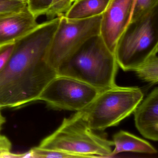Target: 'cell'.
<instances>
[{
    "instance_id": "1",
    "label": "cell",
    "mask_w": 158,
    "mask_h": 158,
    "mask_svg": "<svg viewBox=\"0 0 158 158\" xmlns=\"http://www.w3.org/2000/svg\"><path fill=\"white\" fill-rule=\"evenodd\" d=\"M60 16L40 23L18 40L11 57L0 72V108H20L37 101L57 75L46 61Z\"/></svg>"
},
{
    "instance_id": "2",
    "label": "cell",
    "mask_w": 158,
    "mask_h": 158,
    "mask_svg": "<svg viewBox=\"0 0 158 158\" xmlns=\"http://www.w3.org/2000/svg\"><path fill=\"white\" fill-rule=\"evenodd\" d=\"M118 65L114 52L100 35L89 39L58 67L57 75L69 77L100 90L116 85Z\"/></svg>"
},
{
    "instance_id": "3",
    "label": "cell",
    "mask_w": 158,
    "mask_h": 158,
    "mask_svg": "<svg viewBox=\"0 0 158 158\" xmlns=\"http://www.w3.org/2000/svg\"><path fill=\"white\" fill-rule=\"evenodd\" d=\"M113 140L89 127L81 111L64 119L53 133L41 141L39 147L73 154L77 158L111 157Z\"/></svg>"
},
{
    "instance_id": "4",
    "label": "cell",
    "mask_w": 158,
    "mask_h": 158,
    "mask_svg": "<svg viewBox=\"0 0 158 158\" xmlns=\"http://www.w3.org/2000/svg\"><path fill=\"white\" fill-rule=\"evenodd\" d=\"M158 52V7L130 22L116 43L114 54L118 66L134 71Z\"/></svg>"
},
{
    "instance_id": "5",
    "label": "cell",
    "mask_w": 158,
    "mask_h": 158,
    "mask_svg": "<svg viewBox=\"0 0 158 158\" xmlns=\"http://www.w3.org/2000/svg\"><path fill=\"white\" fill-rule=\"evenodd\" d=\"M143 97V91L137 87L116 85L101 91L87 107L80 111L91 129L102 131L118 125L133 113Z\"/></svg>"
},
{
    "instance_id": "6",
    "label": "cell",
    "mask_w": 158,
    "mask_h": 158,
    "mask_svg": "<svg viewBox=\"0 0 158 158\" xmlns=\"http://www.w3.org/2000/svg\"><path fill=\"white\" fill-rule=\"evenodd\" d=\"M47 52V63L57 72L61 64L77 51L89 39L100 34L102 15L71 20L63 15Z\"/></svg>"
},
{
    "instance_id": "7",
    "label": "cell",
    "mask_w": 158,
    "mask_h": 158,
    "mask_svg": "<svg viewBox=\"0 0 158 158\" xmlns=\"http://www.w3.org/2000/svg\"><path fill=\"white\" fill-rule=\"evenodd\" d=\"M102 90L73 77L57 75L38 101L52 109L78 112L87 107Z\"/></svg>"
},
{
    "instance_id": "8",
    "label": "cell",
    "mask_w": 158,
    "mask_h": 158,
    "mask_svg": "<svg viewBox=\"0 0 158 158\" xmlns=\"http://www.w3.org/2000/svg\"><path fill=\"white\" fill-rule=\"evenodd\" d=\"M134 0H110L102 14L100 35L108 48L114 53L116 43L129 23Z\"/></svg>"
},
{
    "instance_id": "9",
    "label": "cell",
    "mask_w": 158,
    "mask_h": 158,
    "mask_svg": "<svg viewBox=\"0 0 158 158\" xmlns=\"http://www.w3.org/2000/svg\"><path fill=\"white\" fill-rule=\"evenodd\" d=\"M28 8L0 14V47L15 43L35 30L40 24Z\"/></svg>"
},
{
    "instance_id": "10",
    "label": "cell",
    "mask_w": 158,
    "mask_h": 158,
    "mask_svg": "<svg viewBox=\"0 0 158 158\" xmlns=\"http://www.w3.org/2000/svg\"><path fill=\"white\" fill-rule=\"evenodd\" d=\"M133 113L136 127L140 134L148 139L158 141V88L141 102Z\"/></svg>"
},
{
    "instance_id": "11",
    "label": "cell",
    "mask_w": 158,
    "mask_h": 158,
    "mask_svg": "<svg viewBox=\"0 0 158 158\" xmlns=\"http://www.w3.org/2000/svg\"><path fill=\"white\" fill-rule=\"evenodd\" d=\"M113 139L114 148L112 151L111 157L127 152L149 154L158 152L149 142L123 130L115 133Z\"/></svg>"
},
{
    "instance_id": "12",
    "label": "cell",
    "mask_w": 158,
    "mask_h": 158,
    "mask_svg": "<svg viewBox=\"0 0 158 158\" xmlns=\"http://www.w3.org/2000/svg\"><path fill=\"white\" fill-rule=\"evenodd\" d=\"M110 0H78L73 2L64 15L71 20H83L102 15Z\"/></svg>"
},
{
    "instance_id": "13",
    "label": "cell",
    "mask_w": 158,
    "mask_h": 158,
    "mask_svg": "<svg viewBox=\"0 0 158 158\" xmlns=\"http://www.w3.org/2000/svg\"><path fill=\"white\" fill-rule=\"evenodd\" d=\"M158 52L151 55L142 64L135 70L140 79L151 84L158 82Z\"/></svg>"
},
{
    "instance_id": "14",
    "label": "cell",
    "mask_w": 158,
    "mask_h": 158,
    "mask_svg": "<svg viewBox=\"0 0 158 158\" xmlns=\"http://www.w3.org/2000/svg\"><path fill=\"white\" fill-rule=\"evenodd\" d=\"M158 6V0H135L133 4L130 22L135 21Z\"/></svg>"
},
{
    "instance_id": "15",
    "label": "cell",
    "mask_w": 158,
    "mask_h": 158,
    "mask_svg": "<svg viewBox=\"0 0 158 158\" xmlns=\"http://www.w3.org/2000/svg\"><path fill=\"white\" fill-rule=\"evenodd\" d=\"M32 158H77L73 154L55 150L35 147L30 150Z\"/></svg>"
},
{
    "instance_id": "16",
    "label": "cell",
    "mask_w": 158,
    "mask_h": 158,
    "mask_svg": "<svg viewBox=\"0 0 158 158\" xmlns=\"http://www.w3.org/2000/svg\"><path fill=\"white\" fill-rule=\"evenodd\" d=\"M73 3V0H52L51 5L45 15L53 19L64 14Z\"/></svg>"
},
{
    "instance_id": "17",
    "label": "cell",
    "mask_w": 158,
    "mask_h": 158,
    "mask_svg": "<svg viewBox=\"0 0 158 158\" xmlns=\"http://www.w3.org/2000/svg\"><path fill=\"white\" fill-rule=\"evenodd\" d=\"M52 0H29L28 9L36 17L45 15L51 5Z\"/></svg>"
},
{
    "instance_id": "18",
    "label": "cell",
    "mask_w": 158,
    "mask_h": 158,
    "mask_svg": "<svg viewBox=\"0 0 158 158\" xmlns=\"http://www.w3.org/2000/svg\"><path fill=\"white\" fill-rule=\"evenodd\" d=\"M27 3L15 0H0V14L23 10L28 8Z\"/></svg>"
},
{
    "instance_id": "19",
    "label": "cell",
    "mask_w": 158,
    "mask_h": 158,
    "mask_svg": "<svg viewBox=\"0 0 158 158\" xmlns=\"http://www.w3.org/2000/svg\"><path fill=\"white\" fill-rule=\"evenodd\" d=\"M15 43L7 44L0 47V72L6 66L13 52Z\"/></svg>"
},
{
    "instance_id": "20",
    "label": "cell",
    "mask_w": 158,
    "mask_h": 158,
    "mask_svg": "<svg viewBox=\"0 0 158 158\" xmlns=\"http://www.w3.org/2000/svg\"><path fill=\"white\" fill-rule=\"evenodd\" d=\"M5 122V118L3 115L2 114L1 112V110H0V123H4Z\"/></svg>"
},
{
    "instance_id": "21",
    "label": "cell",
    "mask_w": 158,
    "mask_h": 158,
    "mask_svg": "<svg viewBox=\"0 0 158 158\" xmlns=\"http://www.w3.org/2000/svg\"><path fill=\"white\" fill-rule=\"evenodd\" d=\"M15 1H17L24 2V3H27V5H28V2H29V0H15Z\"/></svg>"
},
{
    "instance_id": "22",
    "label": "cell",
    "mask_w": 158,
    "mask_h": 158,
    "mask_svg": "<svg viewBox=\"0 0 158 158\" xmlns=\"http://www.w3.org/2000/svg\"><path fill=\"white\" fill-rule=\"evenodd\" d=\"M2 124H3L1 123H0V132H1V130L2 126Z\"/></svg>"
},
{
    "instance_id": "23",
    "label": "cell",
    "mask_w": 158,
    "mask_h": 158,
    "mask_svg": "<svg viewBox=\"0 0 158 158\" xmlns=\"http://www.w3.org/2000/svg\"><path fill=\"white\" fill-rule=\"evenodd\" d=\"M78 0H73V2H75L77 1Z\"/></svg>"
},
{
    "instance_id": "24",
    "label": "cell",
    "mask_w": 158,
    "mask_h": 158,
    "mask_svg": "<svg viewBox=\"0 0 158 158\" xmlns=\"http://www.w3.org/2000/svg\"><path fill=\"white\" fill-rule=\"evenodd\" d=\"M2 110V109H1V108H0V110Z\"/></svg>"
}]
</instances>
